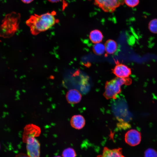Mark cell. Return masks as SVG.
I'll return each mask as SVG.
<instances>
[{"label": "cell", "instance_id": "52a82bcc", "mask_svg": "<svg viewBox=\"0 0 157 157\" xmlns=\"http://www.w3.org/2000/svg\"><path fill=\"white\" fill-rule=\"evenodd\" d=\"M112 72L117 77L122 78H127L131 73L130 68L126 65L118 62L116 63V65L112 70Z\"/></svg>", "mask_w": 157, "mask_h": 157}, {"label": "cell", "instance_id": "8992f818", "mask_svg": "<svg viewBox=\"0 0 157 157\" xmlns=\"http://www.w3.org/2000/svg\"><path fill=\"white\" fill-rule=\"evenodd\" d=\"M141 139L140 132L134 129L128 131L125 135V142L131 146H135L139 144L141 141Z\"/></svg>", "mask_w": 157, "mask_h": 157}, {"label": "cell", "instance_id": "9a60e30c", "mask_svg": "<svg viewBox=\"0 0 157 157\" xmlns=\"http://www.w3.org/2000/svg\"><path fill=\"white\" fill-rule=\"evenodd\" d=\"M148 28L152 33H157V19H154L151 20L148 24Z\"/></svg>", "mask_w": 157, "mask_h": 157}, {"label": "cell", "instance_id": "9c48e42d", "mask_svg": "<svg viewBox=\"0 0 157 157\" xmlns=\"http://www.w3.org/2000/svg\"><path fill=\"white\" fill-rule=\"evenodd\" d=\"M66 97L67 101L69 103L75 104L80 101L82 96L78 91L75 89H72L67 92Z\"/></svg>", "mask_w": 157, "mask_h": 157}, {"label": "cell", "instance_id": "7c38bea8", "mask_svg": "<svg viewBox=\"0 0 157 157\" xmlns=\"http://www.w3.org/2000/svg\"><path fill=\"white\" fill-rule=\"evenodd\" d=\"M103 36L101 32L99 30L95 29L90 32L89 38L91 42L94 43H97L101 42L103 39Z\"/></svg>", "mask_w": 157, "mask_h": 157}, {"label": "cell", "instance_id": "277c9868", "mask_svg": "<svg viewBox=\"0 0 157 157\" xmlns=\"http://www.w3.org/2000/svg\"><path fill=\"white\" fill-rule=\"evenodd\" d=\"M35 137L33 135L24 136L26 143L27 153L29 157H40V144Z\"/></svg>", "mask_w": 157, "mask_h": 157}, {"label": "cell", "instance_id": "e0dca14e", "mask_svg": "<svg viewBox=\"0 0 157 157\" xmlns=\"http://www.w3.org/2000/svg\"><path fill=\"white\" fill-rule=\"evenodd\" d=\"M144 157H157V151L153 149H149L145 152Z\"/></svg>", "mask_w": 157, "mask_h": 157}, {"label": "cell", "instance_id": "5bb4252c", "mask_svg": "<svg viewBox=\"0 0 157 157\" xmlns=\"http://www.w3.org/2000/svg\"><path fill=\"white\" fill-rule=\"evenodd\" d=\"M93 51L95 54L98 55H101L105 51V45L100 42L96 43L93 46Z\"/></svg>", "mask_w": 157, "mask_h": 157}, {"label": "cell", "instance_id": "4fadbf2b", "mask_svg": "<svg viewBox=\"0 0 157 157\" xmlns=\"http://www.w3.org/2000/svg\"><path fill=\"white\" fill-rule=\"evenodd\" d=\"M105 51L109 54L114 53L117 49V44L114 40L109 39L106 41L105 44Z\"/></svg>", "mask_w": 157, "mask_h": 157}, {"label": "cell", "instance_id": "30bf717a", "mask_svg": "<svg viewBox=\"0 0 157 157\" xmlns=\"http://www.w3.org/2000/svg\"><path fill=\"white\" fill-rule=\"evenodd\" d=\"M70 123L71 126L73 128L80 129L85 126V120L82 115H75L71 117Z\"/></svg>", "mask_w": 157, "mask_h": 157}, {"label": "cell", "instance_id": "603a6c76", "mask_svg": "<svg viewBox=\"0 0 157 157\" xmlns=\"http://www.w3.org/2000/svg\"></svg>", "mask_w": 157, "mask_h": 157}, {"label": "cell", "instance_id": "44dd1931", "mask_svg": "<svg viewBox=\"0 0 157 157\" xmlns=\"http://www.w3.org/2000/svg\"><path fill=\"white\" fill-rule=\"evenodd\" d=\"M49 1V2H50L52 3H56L57 2L60 1L61 0H48Z\"/></svg>", "mask_w": 157, "mask_h": 157}, {"label": "cell", "instance_id": "3957f363", "mask_svg": "<svg viewBox=\"0 0 157 157\" xmlns=\"http://www.w3.org/2000/svg\"><path fill=\"white\" fill-rule=\"evenodd\" d=\"M131 82L127 78L116 77L105 84L104 96L107 99H115L121 91V87L124 84L128 85Z\"/></svg>", "mask_w": 157, "mask_h": 157}, {"label": "cell", "instance_id": "6da1fadb", "mask_svg": "<svg viewBox=\"0 0 157 157\" xmlns=\"http://www.w3.org/2000/svg\"><path fill=\"white\" fill-rule=\"evenodd\" d=\"M56 13L53 11L42 14L32 15L26 21L31 33L37 35L45 31L59 22L55 15Z\"/></svg>", "mask_w": 157, "mask_h": 157}, {"label": "cell", "instance_id": "7402d4cb", "mask_svg": "<svg viewBox=\"0 0 157 157\" xmlns=\"http://www.w3.org/2000/svg\"><path fill=\"white\" fill-rule=\"evenodd\" d=\"M54 157H61L60 156H55Z\"/></svg>", "mask_w": 157, "mask_h": 157}, {"label": "cell", "instance_id": "7a4b0ae2", "mask_svg": "<svg viewBox=\"0 0 157 157\" xmlns=\"http://www.w3.org/2000/svg\"><path fill=\"white\" fill-rule=\"evenodd\" d=\"M21 16L15 12L6 15L0 26V36L8 38L12 36L19 28Z\"/></svg>", "mask_w": 157, "mask_h": 157}, {"label": "cell", "instance_id": "ba28073f", "mask_svg": "<svg viewBox=\"0 0 157 157\" xmlns=\"http://www.w3.org/2000/svg\"><path fill=\"white\" fill-rule=\"evenodd\" d=\"M97 157H125L122 153V149L119 148L110 149L106 147L104 148L101 155Z\"/></svg>", "mask_w": 157, "mask_h": 157}, {"label": "cell", "instance_id": "8fae6325", "mask_svg": "<svg viewBox=\"0 0 157 157\" xmlns=\"http://www.w3.org/2000/svg\"><path fill=\"white\" fill-rule=\"evenodd\" d=\"M24 130V136L31 135L36 136L39 135L40 132V128L32 124L27 125Z\"/></svg>", "mask_w": 157, "mask_h": 157}, {"label": "cell", "instance_id": "5b68a950", "mask_svg": "<svg viewBox=\"0 0 157 157\" xmlns=\"http://www.w3.org/2000/svg\"><path fill=\"white\" fill-rule=\"evenodd\" d=\"M106 12L112 13L124 3L123 0H90Z\"/></svg>", "mask_w": 157, "mask_h": 157}, {"label": "cell", "instance_id": "2e32d148", "mask_svg": "<svg viewBox=\"0 0 157 157\" xmlns=\"http://www.w3.org/2000/svg\"><path fill=\"white\" fill-rule=\"evenodd\" d=\"M63 157H76V154L74 150L68 148L65 149L62 154Z\"/></svg>", "mask_w": 157, "mask_h": 157}, {"label": "cell", "instance_id": "d6986e66", "mask_svg": "<svg viewBox=\"0 0 157 157\" xmlns=\"http://www.w3.org/2000/svg\"><path fill=\"white\" fill-rule=\"evenodd\" d=\"M15 157H28L26 155L23 154H19L17 155Z\"/></svg>", "mask_w": 157, "mask_h": 157}, {"label": "cell", "instance_id": "ffe728a7", "mask_svg": "<svg viewBox=\"0 0 157 157\" xmlns=\"http://www.w3.org/2000/svg\"><path fill=\"white\" fill-rule=\"evenodd\" d=\"M33 0H21L22 2L26 3H28L32 2Z\"/></svg>", "mask_w": 157, "mask_h": 157}, {"label": "cell", "instance_id": "ac0fdd59", "mask_svg": "<svg viewBox=\"0 0 157 157\" xmlns=\"http://www.w3.org/2000/svg\"><path fill=\"white\" fill-rule=\"evenodd\" d=\"M126 4L129 7H134L137 6L139 3V0H124Z\"/></svg>", "mask_w": 157, "mask_h": 157}]
</instances>
